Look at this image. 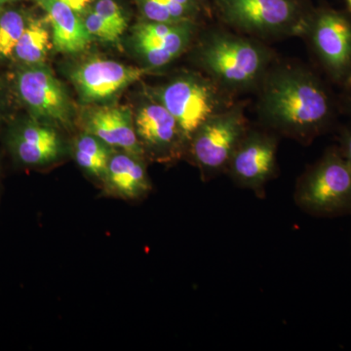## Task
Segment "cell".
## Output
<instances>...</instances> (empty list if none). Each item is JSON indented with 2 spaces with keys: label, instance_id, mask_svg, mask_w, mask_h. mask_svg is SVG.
Segmentation results:
<instances>
[{
  "label": "cell",
  "instance_id": "obj_10",
  "mask_svg": "<svg viewBox=\"0 0 351 351\" xmlns=\"http://www.w3.org/2000/svg\"><path fill=\"white\" fill-rule=\"evenodd\" d=\"M193 34V21L158 23L145 20L134 27L132 40L149 69L162 68L181 56Z\"/></svg>",
  "mask_w": 351,
  "mask_h": 351
},
{
  "label": "cell",
  "instance_id": "obj_28",
  "mask_svg": "<svg viewBox=\"0 0 351 351\" xmlns=\"http://www.w3.org/2000/svg\"><path fill=\"white\" fill-rule=\"evenodd\" d=\"M36 1H38V0H36Z\"/></svg>",
  "mask_w": 351,
  "mask_h": 351
},
{
  "label": "cell",
  "instance_id": "obj_2",
  "mask_svg": "<svg viewBox=\"0 0 351 351\" xmlns=\"http://www.w3.org/2000/svg\"><path fill=\"white\" fill-rule=\"evenodd\" d=\"M270 53L250 39L214 32L200 47L199 60L212 80L226 91H241L262 80Z\"/></svg>",
  "mask_w": 351,
  "mask_h": 351
},
{
  "label": "cell",
  "instance_id": "obj_7",
  "mask_svg": "<svg viewBox=\"0 0 351 351\" xmlns=\"http://www.w3.org/2000/svg\"><path fill=\"white\" fill-rule=\"evenodd\" d=\"M306 34L335 82L351 83V21L345 14L323 9L308 20Z\"/></svg>",
  "mask_w": 351,
  "mask_h": 351
},
{
  "label": "cell",
  "instance_id": "obj_12",
  "mask_svg": "<svg viewBox=\"0 0 351 351\" xmlns=\"http://www.w3.org/2000/svg\"><path fill=\"white\" fill-rule=\"evenodd\" d=\"M85 132L96 136L108 147L121 149L132 156L144 154L138 140L130 108L125 106H101L87 110Z\"/></svg>",
  "mask_w": 351,
  "mask_h": 351
},
{
  "label": "cell",
  "instance_id": "obj_6",
  "mask_svg": "<svg viewBox=\"0 0 351 351\" xmlns=\"http://www.w3.org/2000/svg\"><path fill=\"white\" fill-rule=\"evenodd\" d=\"M247 134L246 119L240 107H230L208 119L191 138V152L205 174L228 168L233 152Z\"/></svg>",
  "mask_w": 351,
  "mask_h": 351
},
{
  "label": "cell",
  "instance_id": "obj_20",
  "mask_svg": "<svg viewBox=\"0 0 351 351\" xmlns=\"http://www.w3.org/2000/svg\"><path fill=\"white\" fill-rule=\"evenodd\" d=\"M145 20L158 23H179L189 20L181 9L169 0H136Z\"/></svg>",
  "mask_w": 351,
  "mask_h": 351
},
{
  "label": "cell",
  "instance_id": "obj_8",
  "mask_svg": "<svg viewBox=\"0 0 351 351\" xmlns=\"http://www.w3.org/2000/svg\"><path fill=\"white\" fill-rule=\"evenodd\" d=\"M16 90L34 117L68 124L71 107L64 85L44 64L24 66L16 76Z\"/></svg>",
  "mask_w": 351,
  "mask_h": 351
},
{
  "label": "cell",
  "instance_id": "obj_21",
  "mask_svg": "<svg viewBox=\"0 0 351 351\" xmlns=\"http://www.w3.org/2000/svg\"><path fill=\"white\" fill-rule=\"evenodd\" d=\"M85 27L92 38L101 39L106 43H117L122 36L114 25L90 8L82 16Z\"/></svg>",
  "mask_w": 351,
  "mask_h": 351
},
{
  "label": "cell",
  "instance_id": "obj_22",
  "mask_svg": "<svg viewBox=\"0 0 351 351\" xmlns=\"http://www.w3.org/2000/svg\"><path fill=\"white\" fill-rule=\"evenodd\" d=\"M91 9L114 25L120 34H123L126 31L128 27V19L124 13L123 8L117 0H96L91 6Z\"/></svg>",
  "mask_w": 351,
  "mask_h": 351
},
{
  "label": "cell",
  "instance_id": "obj_23",
  "mask_svg": "<svg viewBox=\"0 0 351 351\" xmlns=\"http://www.w3.org/2000/svg\"><path fill=\"white\" fill-rule=\"evenodd\" d=\"M60 1L64 2L76 13L83 16L91 8L96 0H60Z\"/></svg>",
  "mask_w": 351,
  "mask_h": 351
},
{
  "label": "cell",
  "instance_id": "obj_19",
  "mask_svg": "<svg viewBox=\"0 0 351 351\" xmlns=\"http://www.w3.org/2000/svg\"><path fill=\"white\" fill-rule=\"evenodd\" d=\"M27 21L24 14L18 10L0 12V58H13L14 51L27 27Z\"/></svg>",
  "mask_w": 351,
  "mask_h": 351
},
{
  "label": "cell",
  "instance_id": "obj_3",
  "mask_svg": "<svg viewBox=\"0 0 351 351\" xmlns=\"http://www.w3.org/2000/svg\"><path fill=\"white\" fill-rule=\"evenodd\" d=\"M156 99L173 115L189 142L208 119L233 106L218 83L196 75L178 76L166 83L156 90Z\"/></svg>",
  "mask_w": 351,
  "mask_h": 351
},
{
  "label": "cell",
  "instance_id": "obj_1",
  "mask_svg": "<svg viewBox=\"0 0 351 351\" xmlns=\"http://www.w3.org/2000/svg\"><path fill=\"white\" fill-rule=\"evenodd\" d=\"M261 112L279 130L311 138L329 123L332 104L317 77L302 69H280L263 85Z\"/></svg>",
  "mask_w": 351,
  "mask_h": 351
},
{
  "label": "cell",
  "instance_id": "obj_14",
  "mask_svg": "<svg viewBox=\"0 0 351 351\" xmlns=\"http://www.w3.org/2000/svg\"><path fill=\"white\" fill-rule=\"evenodd\" d=\"M8 145L15 158L27 166L48 165L58 160L63 152L57 131L36 120H29L14 128Z\"/></svg>",
  "mask_w": 351,
  "mask_h": 351
},
{
  "label": "cell",
  "instance_id": "obj_13",
  "mask_svg": "<svg viewBox=\"0 0 351 351\" xmlns=\"http://www.w3.org/2000/svg\"><path fill=\"white\" fill-rule=\"evenodd\" d=\"M140 142L157 156L171 159L179 152L184 141L173 115L158 100L145 104L134 117Z\"/></svg>",
  "mask_w": 351,
  "mask_h": 351
},
{
  "label": "cell",
  "instance_id": "obj_18",
  "mask_svg": "<svg viewBox=\"0 0 351 351\" xmlns=\"http://www.w3.org/2000/svg\"><path fill=\"white\" fill-rule=\"evenodd\" d=\"M112 147L92 134L85 132L75 143V158L78 165L88 174L105 182L108 163L112 152Z\"/></svg>",
  "mask_w": 351,
  "mask_h": 351
},
{
  "label": "cell",
  "instance_id": "obj_5",
  "mask_svg": "<svg viewBox=\"0 0 351 351\" xmlns=\"http://www.w3.org/2000/svg\"><path fill=\"white\" fill-rule=\"evenodd\" d=\"M221 17L240 31L258 36L306 32L295 0H217Z\"/></svg>",
  "mask_w": 351,
  "mask_h": 351
},
{
  "label": "cell",
  "instance_id": "obj_17",
  "mask_svg": "<svg viewBox=\"0 0 351 351\" xmlns=\"http://www.w3.org/2000/svg\"><path fill=\"white\" fill-rule=\"evenodd\" d=\"M52 36L47 20L27 21L13 58L25 66L44 64L52 48Z\"/></svg>",
  "mask_w": 351,
  "mask_h": 351
},
{
  "label": "cell",
  "instance_id": "obj_27",
  "mask_svg": "<svg viewBox=\"0 0 351 351\" xmlns=\"http://www.w3.org/2000/svg\"><path fill=\"white\" fill-rule=\"evenodd\" d=\"M2 5L0 4V12H1Z\"/></svg>",
  "mask_w": 351,
  "mask_h": 351
},
{
  "label": "cell",
  "instance_id": "obj_11",
  "mask_svg": "<svg viewBox=\"0 0 351 351\" xmlns=\"http://www.w3.org/2000/svg\"><path fill=\"white\" fill-rule=\"evenodd\" d=\"M276 138L258 132L247 133L226 169L240 186L258 193L276 173Z\"/></svg>",
  "mask_w": 351,
  "mask_h": 351
},
{
  "label": "cell",
  "instance_id": "obj_4",
  "mask_svg": "<svg viewBox=\"0 0 351 351\" xmlns=\"http://www.w3.org/2000/svg\"><path fill=\"white\" fill-rule=\"evenodd\" d=\"M295 202L320 217L351 215V168L339 149H330L302 178Z\"/></svg>",
  "mask_w": 351,
  "mask_h": 351
},
{
  "label": "cell",
  "instance_id": "obj_25",
  "mask_svg": "<svg viewBox=\"0 0 351 351\" xmlns=\"http://www.w3.org/2000/svg\"><path fill=\"white\" fill-rule=\"evenodd\" d=\"M13 1H16V0H0V4H1L2 6H3L4 4L9 3V2Z\"/></svg>",
  "mask_w": 351,
  "mask_h": 351
},
{
  "label": "cell",
  "instance_id": "obj_9",
  "mask_svg": "<svg viewBox=\"0 0 351 351\" xmlns=\"http://www.w3.org/2000/svg\"><path fill=\"white\" fill-rule=\"evenodd\" d=\"M151 69L138 68L93 58L80 64L71 73V82L87 103L108 100L129 85L142 80Z\"/></svg>",
  "mask_w": 351,
  "mask_h": 351
},
{
  "label": "cell",
  "instance_id": "obj_24",
  "mask_svg": "<svg viewBox=\"0 0 351 351\" xmlns=\"http://www.w3.org/2000/svg\"><path fill=\"white\" fill-rule=\"evenodd\" d=\"M341 152L351 168V128L346 129L341 136Z\"/></svg>",
  "mask_w": 351,
  "mask_h": 351
},
{
  "label": "cell",
  "instance_id": "obj_26",
  "mask_svg": "<svg viewBox=\"0 0 351 351\" xmlns=\"http://www.w3.org/2000/svg\"><path fill=\"white\" fill-rule=\"evenodd\" d=\"M348 6H350V8L351 9V0H348Z\"/></svg>",
  "mask_w": 351,
  "mask_h": 351
},
{
  "label": "cell",
  "instance_id": "obj_15",
  "mask_svg": "<svg viewBox=\"0 0 351 351\" xmlns=\"http://www.w3.org/2000/svg\"><path fill=\"white\" fill-rule=\"evenodd\" d=\"M47 14L53 46L64 54L84 52L92 43L91 34L85 27L82 16L60 0H38Z\"/></svg>",
  "mask_w": 351,
  "mask_h": 351
},
{
  "label": "cell",
  "instance_id": "obj_16",
  "mask_svg": "<svg viewBox=\"0 0 351 351\" xmlns=\"http://www.w3.org/2000/svg\"><path fill=\"white\" fill-rule=\"evenodd\" d=\"M104 184L108 193L124 199H138L151 189L140 157L124 152L112 154Z\"/></svg>",
  "mask_w": 351,
  "mask_h": 351
}]
</instances>
